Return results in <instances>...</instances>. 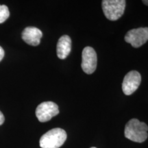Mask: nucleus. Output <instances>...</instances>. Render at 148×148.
Wrapping results in <instances>:
<instances>
[{
	"instance_id": "f257e3e1",
	"label": "nucleus",
	"mask_w": 148,
	"mask_h": 148,
	"mask_svg": "<svg viewBox=\"0 0 148 148\" xmlns=\"http://www.w3.org/2000/svg\"><path fill=\"white\" fill-rule=\"evenodd\" d=\"M148 126L144 122L137 119H132L125 125L124 134L125 138L136 143H143L147 138Z\"/></svg>"
},
{
	"instance_id": "f03ea898",
	"label": "nucleus",
	"mask_w": 148,
	"mask_h": 148,
	"mask_svg": "<svg viewBox=\"0 0 148 148\" xmlns=\"http://www.w3.org/2000/svg\"><path fill=\"white\" fill-rule=\"evenodd\" d=\"M66 137L67 135L63 129H51L40 137V147L41 148H59L63 145Z\"/></svg>"
},
{
	"instance_id": "7ed1b4c3",
	"label": "nucleus",
	"mask_w": 148,
	"mask_h": 148,
	"mask_svg": "<svg viewBox=\"0 0 148 148\" xmlns=\"http://www.w3.org/2000/svg\"><path fill=\"white\" fill-rule=\"evenodd\" d=\"M101 4L105 16L110 21H116L123 14L126 1L125 0H103Z\"/></svg>"
},
{
	"instance_id": "20e7f679",
	"label": "nucleus",
	"mask_w": 148,
	"mask_h": 148,
	"mask_svg": "<svg viewBox=\"0 0 148 148\" xmlns=\"http://www.w3.org/2000/svg\"><path fill=\"white\" fill-rule=\"evenodd\" d=\"M59 113L58 106L52 101L40 103L36 109V116L40 122H47Z\"/></svg>"
},
{
	"instance_id": "39448f33",
	"label": "nucleus",
	"mask_w": 148,
	"mask_h": 148,
	"mask_svg": "<svg viewBox=\"0 0 148 148\" xmlns=\"http://www.w3.org/2000/svg\"><path fill=\"white\" fill-rule=\"evenodd\" d=\"M125 40L133 47H140L148 40V27L130 29L125 34Z\"/></svg>"
},
{
	"instance_id": "423d86ee",
	"label": "nucleus",
	"mask_w": 148,
	"mask_h": 148,
	"mask_svg": "<svg viewBox=\"0 0 148 148\" xmlns=\"http://www.w3.org/2000/svg\"><path fill=\"white\" fill-rule=\"evenodd\" d=\"M82 64L81 66L83 71L86 74H92L97 67V53L91 47H86L82 53Z\"/></svg>"
},
{
	"instance_id": "0eeeda50",
	"label": "nucleus",
	"mask_w": 148,
	"mask_h": 148,
	"mask_svg": "<svg viewBox=\"0 0 148 148\" xmlns=\"http://www.w3.org/2000/svg\"><path fill=\"white\" fill-rule=\"evenodd\" d=\"M141 82L140 74L136 71H131L127 73L122 83V90L126 95H132L137 90Z\"/></svg>"
},
{
	"instance_id": "6e6552de",
	"label": "nucleus",
	"mask_w": 148,
	"mask_h": 148,
	"mask_svg": "<svg viewBox=\"0 0 148 148\" xmlns=\"http://www.w3.org/2000/svg\"><path fill=\"white\" fill-rule=\"evenodd\" d=\"M42 33L39 29L35 27H27L22 32V39L32 46H37L40 44Z\"/></svg>"
},
{
	"instance_id": "1a4fd4ad",
	"label": "nucleus",
	"mask_w": 148,
	"mask_h": 148,
	"mask_svg": "<svg viewBox=\"0 0 148 148\" xmlns=\"http://www.w3.org/2000/svg\"><path fill=\"white\" fill-rule=\"evenodd\" d=\"M71 50V39L67 35H64L59 38L57 43V56L60 59H65Z\"/></svg>"
},
{
	"instance_id": "9d476101",
	"label": "nucleus",
	"mask_w": 148,
	"mask_h": 148,
	"mask_svg": "<svg viewBox=\"0 0 148 148\" xmlns=\"http://www.w3.org/2000/svg\"><path fill=\"white\" fill-rule=\"evenodd\" d=\"M10 16L8 8L5 5H0V23L6 21Z\"/></svg>"
},
{
	"instance_id": "9b49d317",
	"label": "nucleus",
	"mask_w": 148,
	"mask_h": 148,
	"mask_svg": "<svg viewBox=\"0 0 148 148\" xmlns=\"http://www.w3.org/2000/svg\"><path fill=\"white\" fill-rule=\"evenodd\" d=\"M5 121V117L3 116L2 112L0 111V125H1L3 123V122Z\"/></svg>"
},
{
	"instance_id": "f8f14e48",
	"label": "nucleus",
	"mask_w": 148,
	"mask_h": 148,
	"mask_svg": "<svg viewBox=\"0 0 148 148\" xmlns=\"http://www.w3.org/2000/svg\"><path fill=\"white\" fill-rule=\"evenodd\" d=\"M4 50H3V48L0 46V61L2 60L3 57H4Z\"/></svg>"
},
{
	"instance_id": "ddd939ff",
	"label": "nucleus",
	"mask_w": 148,
	"mask_h": 148,
	"mask_svg": "<svg viewBox=\"0 0 148 148\" xmlns=\"http://www.w3.org/2000/svg\"><path fill=\"white\" fill-rule=\"evenodd\" d=\"M143 3L144 4L148 5V0H144V1H143Z\"/></svg>"
},
{
	"instance_id": "4468645a",
	"label": "nucleus",
	"mask_w": 148,
	"mask_h": 148,
	"mask_svg": "<svg viewBox=\"0 0 148 148\" xmlns=\"http://www.w3.org/2000/svg\"><path fill=\"white\" fill-rule=\"evenodd\" d=\"M90 148H96V147H90Z\"/></svg>"
}]
</instances>
